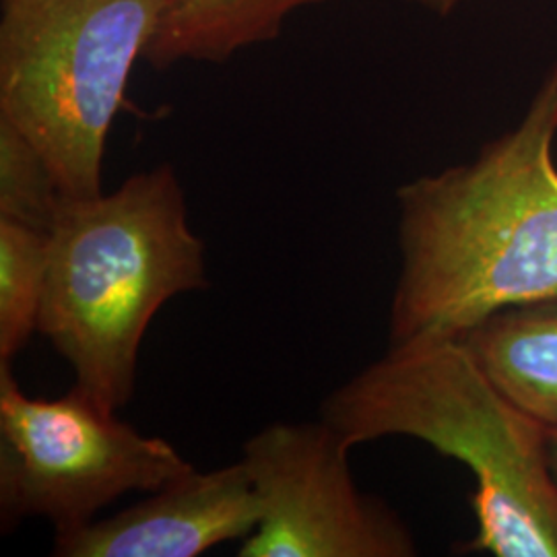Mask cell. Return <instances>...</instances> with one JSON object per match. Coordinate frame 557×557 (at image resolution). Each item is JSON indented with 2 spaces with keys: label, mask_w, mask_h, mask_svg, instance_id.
<instances>
[{
  "label": "cell",
  "mask_w": 557,
  "mask_h": 557,
  "mask_svg": "<svg viewBox=\"0 0 557 557\" xmlns=\"http://www.w3.org/2000/svg\"><path fill=\"white\" fill-rule=\"evenodd\" d=\"M557 60L524 116L469 163L398 186L388 347L458 338L557 296Z\"/></svg>",
  "instance_id": "obj_1"
},
{
  "label": "cell",
  "mask_w": 557,
  "mask_h": 557,
  "mask_svg": "<svg viewBox=\"0 0 557 557\" xmlns=\"http://www.w3.org/2000/svg\"><path fill=\"white\" fill-rule=\"evenodd\" d=\"M320 419L351 446L407 436L465 465L475 483L469 554L557 557L547 423L518 405L462 338L388 347L322 400Z\"/></svg>",
  "instance_id": "obj_2"
},
{
  "label": "cell",
  "mask_w": 557,
  "mask_h": 557,
  "mask_svg": "<svg viewBox=\"0 0 557 557\" xmlns=\"http://www.w3.org/2000/svg\"><path fill=\"white\" fill-rule=\"evenodd\" d=\"M209 287L170 163L110 195L64 197L50 232L38 333L75 372V391L116 413L135 395L147 326L165 301Z\"/></svg>",
  "instance_id": "obj_3"
},
{
  "label": "cell",
  "mask_w": 557,
  "mask_h": 557,
  "mask_svg": "<svg viewBox=\"0 0 557 557\" xmlns=\"http://www.w3.org/2000/svg\"><path fill=\"white\" fill-rule=\"evenodd\" d=\"M182 0H2L0 119L69 199L101 193L106 140L137 60Z\"/></svg>",
  "instance_id": "obj_4"
},
{
  "label": "cell",
  "mask_w": 557,
  "mask_h": 557,
  "mask_svg": "<svg viewBox=\"0 0 557 557\" xmlns=\"http://www.w3.org/2000/svg\"><path fill=\"white\" fill-rule=\"evenodd\" d=\"M197 471L178 450L143 436L116 413L71 388L64 397H27L11 363H0V518H46L57 533L96 520L131 492H158Z\"/></svg>",
  "instance_id": "obj_5"
},
{
  "label": "cell",
  "mask_w": 557,
  "mask_h": 557,
  "mask_svg": "<svg viewBox=\"0 0 557 557\" xmlns=\"http://www.w3.org/2000/svg\"><path fill=\"white\" fill-rule=\"evenodd\" d=\"M354 446L320 421L271 423L246 440L259 527L239 557H413L409 524L351 475Z\"/></svg>",
  "instance_id": "obj_6"
},
{
  "label": "cell",
  "mask_w": 557,
  "mask_h": 557,
  "mask_svg": "<svg viewBox=\"0 0 557 557\" xmlns=\"http://www.w3.org/2000/svg\"><path fill=\"white\" fill-rule=\"evenodd\" d=\"M260 504L239 458L207 473L193 471L114 517L57 533L59 557H195L250 537Z\"/></svg>",
  "instance_id": "obj_7"
},
{
  "label": "cell",
  "mask_w": 557,
  "mask_h": 557,
  "mask_svg": "<svg viewBox=\"0 0 557 557\" xmlns=\"http://www.w3.org/2000/svg\"><path fill=\"white\" fill-rule=\"evenodd\" d=\"M458 338L518 405L557 421V296L498 312Z\"/></svg>",
  "instance_id": "obj_8"
},
{
  "label": "cell",
  "mask_w": 557,
  "mask_h": 557,
  "mask_svg": "<svg viewBox=\"0 0 557 557\" xmlns=\"http://www.w3.org/2000/svg\"><path fill=\"white\" fill-rule=\"evenodd\" d=\"M324 2L329 0H182L143 60L158 71L182 60L220 64L244 48L277 40L289 15Z\"/></svg>",
  "instance_id": "obj_9"
},
{
  "label": "cell",
  "mask_w": 557,
  "mask_h": 557,
  "mask_svg": "<svg viewBox=\"0 0 557 557\" xmlns=\"http://www.w3.org/2000/svg\"><path fill=\"white\" fill-rule=\"evenodd\" d=\"M50 234L0 220V363L38 333Z\"/></svg>",
  "instance_id": "obj_10"
},
{
  "label": "cell",
  "mask_w": 557,
  "mask_h": 557,
  "mask_svg": "<svg viewBox=\"0 0 557 557\" xmlns=\"http://www.w3.org/2000/svg\"><path fill=\"white\" fill-rule=\"evenodd\" d=\"M64 195L50 163L20 128L0 119V220L50 234Z\"/></svg>",
  "instance_id": "obj_11"
},
{
  "label": "cell",
  "mask_w": 557,
  "mask_h": 557,
  "mask_svg": "<svg viewBox=\"0 0 557 557\" xmlns=\"http://www.w3.org/2000/svg\"><path fill=\"white\" fill-rule=\"evenodd\" d=\"M545 453H547L549 473H552L557 487V421L547 423V430H545Z\"/></svg>",
  "instance_id": "obj_12"
},
{
  "label": "cell",
  "mask_w": 557,
  "mask_h": 557,
  "mask_svg": "<svg viewBox=\"0 0 557 557\" xmlns=\"http://www.w3.org/2000/svg\"><path fill=\"white\" fill-rule=\"evenodd\" d=\"M407 2H413V4H419V7L436 13L440 17H446L448 13H453L457 9L462 0H407Z\"/></svg>",
  "instance_id": "obj_13"
}]
</instances>
